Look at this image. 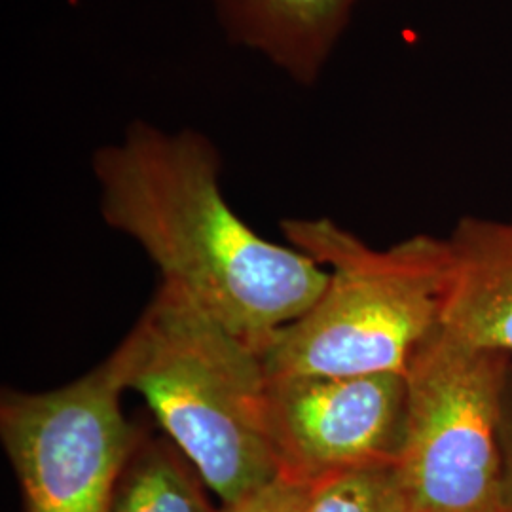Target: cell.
<instances>
[{"instance_id": "6da1fadb", "label": "cell", "mask_w": 512, "mask_h": 512, "mask_svg": "<svg viewBox=\"0 0 512 512\" xmlns=\"http://www.w3.org/2000/svg\"><path fill=\"white\" fill-rule=\"evenodd\" d=\"M99 211L188 296L260 353L275 330L302 317L329 272L293 245L260 238L222 192V158L198 129L131 120L93 152Z\"/></svg>"}, {"instance_id": "7a4b0ae2", "label": "cell", "mask_w": 512, "mask_h": 512, "mask_svg": "<svg viewBox=\"0 0 512 512\" xmlns=\"http://www.w3.org/2000/svg\"><path fill=\"white\" fill-rule=\"evenodd\" d=\"M114 353L126 389L147 401L224 507L279 478L262 357L188 296L162 283Z\"/></svg>"}, {"instance_id": "3957f363", "label": "cell", "mask_w": 512, "mask_h": 512, "mask_svg": "<svg viewBox=\"0 0 512 512\" xmlns=\"http://www.w3.org/2000/svg\"><path fill=\"white\" fill-rule=\"evenodd\" d=\"M294 249L329 266L317 302L260 349L268 378L406 374L440 327L448 281L446 239L414 236L372 249L330 219H285Z\"/></svg>"}, {"instance_id": "277c9868", "label": "cell", "mask_w": 512, "mask_h": 512, "mask_svg": "<svg viewBox=\"0 0 512 512\" xmlns=\"http://www.w3.org/2000/svg\"><path fill=\"white\" fill-rule=\"evenodd\" d=\"M511 355L435 330L406 368L397 473L408 512H509L501 420Z\"/></svg>"}, {"instance_id": "5b68a950", "label": "cell", "mask_w": 512, "mask_h": 512, "mask_svg": "<svg viewBox=\"0 0 512 512\" xmlns=\"http://www.w3.org/2000/svg\"><path fill=\"white\" fill-rule=\"evenodd\" d=\"M116 353L73 384L4 391L0 437L27 512H109L110 495L141 429L122 412Z\"/></svg>"}, {"instance_id": "8992f818", "label": "cell", "mask_w": 512, "mask_h": 512, "mask_svg": "<svg viewBox=\"0 0 512 512\" xmlns=\"http://www.w3.org/2000/svg\"><path fill=\"white\" fill-rule=\"evenodd\" d=\"M408 416L401 372L268 378L266 427L279 476L308 484L397 465Z\"/></svg>"}, {"instance_id": "52a82bcc", "label": "cell", "mask_w": 512, "mask_h": 512, "mask_svg": "<svg viewBox=\"0 0 512 512\" xmlns=\"http://www.w3.org/2000/svg\"><path fill=\"white\" fill-rule=\"evenodd\" d=\"M226 40L313 88L363 0H207Z\"/></svg>"}, {"instance_id": "ba28073f", "label": "cell", "mask_w": 512, "mask_h": 512, "mask_svg": "<svg viewBox=\"0 0 512 512\" xmlns=\"http://www.w3.org/2000/svg\"><path fill=\"white\" fill-rule=\"evenodd\" d=\"M446 247L440 327L475 348L512 355V219L459 220Z\"/></svg>"}, {"instance_id": "9c48e42d", "label": "cell", "mask_w": 512, "mask_h": 512, "mask_svg": "<svg viewBox=\"0 0 512 512\" xmlns=\"http://www.w3.org/2000/svg\"><path fill=\"white\" fill-rule=\"evenodd\" d=\"M202 482L171 440L150 439L141 431L114 484L109 512H219Z\"/></svg>"}, {"instance_id": "30bf717a", "label": "cell", "mask_w": 512, "mask_h": 512, "mask_svg": "<svg viewBox=\"0 0 512 512\" xmlns=\"http://www.w3.org/2000/svg\"><path fill=\"white\" fill-rule=\"evenodd\" d=\"M304 512H408V503L397 465H385L313 482Z\"/></svg>"}, {"instance_id": "8fae6325", "label": "cell", "mask_w": 512, "mask_h": 512, "mask_svg": "<svg viewBox=\"0 0 512 512\" xmlns=\"http://www.w3.org/2000/svg\"><path fill=\"white\" fill-rule=\"evenodd\" d=\"M310 488L279 476L238 503L222 507L220 512H304Z\"/></svg>"}, {"instance_id": "7c38bea8", "label": "cell", "mask_w": 512, "mask_h": 512, "mask_svg": "<svg viewBox=\"0 0 512 512\" xmlns=\"http://www.w3.org/2000/svg\"><path fill=\"white\" fill-rule=\"evenodd\" d=\"M501 448H503V494H505V505L509 512H512V376L505 391V401H503Z\"/></svg>"}]
</instances>
